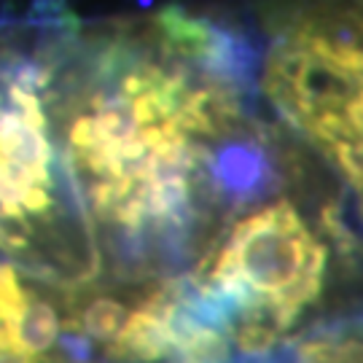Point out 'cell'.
Masks as SVG:
<instances>
[{
    "mask_svg": "<svg viewBox=\"0 0 363 363\" xmlns=\"http://www.w3.org/2000/svg\"><path fill=\"white\" fill-rule=\"evenodd\" d=\"M49 130L84 210L124 237L194 216L213 143L242 118L220 38L181 11L40 30Z\"/></svg>",
    "mask_w": 363,
    "mask_h": 363,
    "instance_id": "6da1fadb",
    "label": "cell"
},
{
    "mask_svg": "<svg viewBox=\"0 0 363 363\" xmlns=\"http://www.w3.org/2000/svg\"><path fill=\"white\" fill-rule=\"evenodd\" d=\"M264 91L363 199V25H291L267 54Z\"/></svg>",
    "mask_w": 363,
    "mask_h": 363,
    "instance_id": "7a4b0ae2",
    "label": "cell"
},
{
    "mask_svg": "<svg viewBox=\"0 0 363 363\" xmlns=\"http://www.w3.org/2000/svg\"><path fill=\"white\" fill-rule=\"evenodd\" d=\"M325 261V245L298 210L280 199L229 229L210 261V286L250 310H267L277 328H286L320 294Z\"/></svg>",
    "mask_w": 363,
    "mask_h": 363,
    "instance_id": "3957f363",
    "label": "cell"
},
{
    "mask_svg": "<svg viewBox=\"0 0 363 363\" xmlns=\"http://www.w3.org/2000/svg\"><path fill=\"white\" fill-rule=\"evenodd\" d=\"M57 339H60V315L46 298L25 291L13 320V350L27 358H35L52 350Z\"/></svg>",
    "mask_w": 363,
    "mask_h": 363,
    "instance_id": "277c9868",
    "label": "cell"
},
{
    "mask_svg": "<svg viewBox=\"0 0 363 363\" xmlns=\"http://www.w3.org/2000/svg\"><path fill=\"white\" fill-rule=\"evenodd\" d=\"M127 320H130V310L121 301L108 296L91 298L81 312L84 334L91 337L94 342H103V345H116L118 337L127 328Z\"/></svg>",
    "mask_w": 363,
    "mask_h": 363,
    "instance_id": "5b68a950",
    "label": "cell"
},
{
    "mask_svg": "<svg viewBox=\"0 0 363 363\" xmlns=\"http://www.w3.org/2000/svg\"><path fill=\"white\" fill-rule=\"evenodd\" d=\"M38 3H40V0H38ZM38 3H35V9H38ZM35 9H33V11H35ZM30 16H33V13H30ZM30 16H27V19H30ZM27 19H25V25H27Z\"/></svg>",
    "mask_w": 363,
    "mask_h": 363,
    "instance_id": "8992f818",
    "label": "cell"
}]
</instances>
